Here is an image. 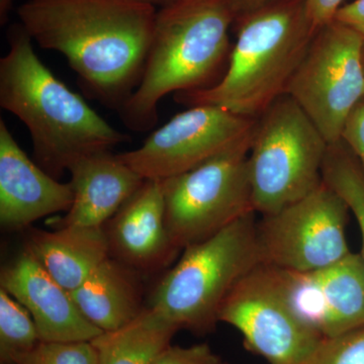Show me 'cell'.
<instances>
[{
  "instance_id": "6da1fadb",
  "label": "cell",
  "mask_w": 364,
  "mask_h": 364,
  "mask_svg": "<svg viewBox=\"0 0 364 364\" xmlns=\"http://www.w3.org/2000/svg\"><path fill=\"white\" fill-rule=\"evenodd\" d=\"M157 9L140 0H28L18 16L41 48L65 57L87 95L119 112L140 85Z\"/></svg>"
},
{
  "instance_id": "7a4b0ae2",
  "label": "cell",
  "mask_w": 364,
  "mask_h": 364,
  "mask_svg": "<svg viewBox=\"0 0 364 364\" xmlns=\"http://www.w3.org/2000/svg\"><path fill=\"white\" fill-rule=\"evenodd\" d=\"M7 40L9 52L0 59V107L26 124L41 168L58 179L76 160L130 141L46 67L20 23L9 28Z\"/></svg>"
},
{
  "instance_id": "3957f363",
  "label": "cell",
  "mask_w": 364,
  "mask_h": 364,
  "mask_svg": "<svg viewBox=\"0 0 364 364\" xmlns=\"http://www.w3.org/2000/svg\"><path fill=\"white\" fill-rule=\"evenodd\" d=\"M237 39L221 79L210 87L174 95L182 105H218L258 117L286 95L315 36L305 0H272L237 18Z\"/></svg>"
},
{
  "instance_id": "277c9868",
  "label": "cell",
  "mask_w": 364,
  "mask_h": 364,
  "mask_svg": "<svg viewBox=\"0 0 364 364\" xmlns=\"http://www.w3.org/2000/svg\"><path fill=\"white\" fill-rule=\"evenodd\" d=\"M236 18L229 0H182L158 9L140 85L117 112L124 126L149 131L162 98L214 85L231 53Z\"/></svg>"
},
{
  "instance_id": "5b68a950",
  "label": "cell",
  "mask_w": 364,
  "mask_h": 364,
  "mask_svg": "<svg viewBox=\"0 0 364 364\" xmlns=\"http://www.w3.org/2000/svg\"><path fill=\"white\" fill-rule=\"evenodd\" d=\"M255 213L183 249L153 294L151 306L179 329L207 335L220 322L235 287L262 262Z\"/></svg>"
},
{
  "instance_id": "8992f818",
  "label": "cell",
  "mask_w": 364,
  "mask_h": 364,
  "mask_svg": "<svg viewBox=\"0 0 364 364\" xmlns=\"http://www.w3.org/2000/svg\"><path fill=\"white\" fill-rule=\"evenodd\" d=\"M329 143L289 95L256 119L248 156L254 212L274 214L323 182Z\"/></svg>"
},
{
  "instance_id": "52a82bcc",
  "label": "cell",
  "mask_w": 364,
  "mask_h": 364,
  "mask_svg": "<svg viewBox=\"0 0 364 364\" xmlns=\"http://www.w3.org/2000/svg\"><path fill=\"white\" fill-rule=\"evenodd\" d=\"M253 130L196 168L163 181L165 223L178 250L255 213L248 170Z\"/></svg>"
},
{
  "instance_id": "ba28073f",
  "label": "cell",
  "mask_w": 364,
  "mask_h": 364,
  "mask_svg": "<svg viewBox=\"0 0 364 364\" xmlns=\"http://www.w3.org/2000/svg\"><path fill=\"white\" fill-rule=\"evenodd\" d=\"M219 320L238 330L246 348L269 364H306L324 340L294 310L286 270L267 263L235 287Z\"/></svg>"
},
{
  "instance_id": "9c48e42d",
  "label": "cell",
  "mask_w": 364,
  "mask_h": 364,
  "mask_svg": "<svg viewBox=\"0 0 364 364\" xmlns=\"http://www.w3.org/2000/svg\"><path fill=\"white\" fill-rule=\"evenodd\" d=\"M364 39L332 21L318 28L287 86L327 142L341 140L347 119L364 100Z\"/></svg>"
},
{
  "instance_id": "30bf717a",
  "label": "cell",
  "mask_w": 364,
  "mask_h": 364,
  "mask_svg": "<svg viewBox=\"0 0 364 364\" xmlns=\"http://www.w3.org/2000/svg\"><path fill=\"white\" fill-rule=\"evenodd\" d=\"M348 205L324 181L305 198L257 220L262 262L294 272L322 269L352 252Z\"/></svg>"
},
{
  "instance_id": "8fae6325",
  "label": "cell",
  "mask_w": 364,
  "mask_h": 364,
  "mask_svg": "<svg viewBox=\"0 0 364 364\" xmlns=\"http://www.w3.org/2000/svg\"><path fill=\"white\" fill-rule=\"evenodd\" d=\"M256 119L218 105H193L153 132L138 149L117 155L142 178L164 181L238 143L252 132Z\"/></svg>"
},
{
  "instance_id": "7c38bea8",
  "label": "cell",
  "mask_w": 364,
  "mask_h": 364,
  "mask_svg": "<svg viewBox=\"0 0 364 364\" xmlns=\"http://www.w3.org/2000/svg\"><path fill=\"white\" fill-rule=\"evenodd\" d=\"M287 272L294 310L323 338L364 326V261L351 252L322 269Z\"/></svg>"
},
{
  "instance_id": "4fadbf2b",
  "label": "cell",
  "mask_w": 364,
  "mask_h": 364,
  "mask_svg": "<svg viewBox=\"0 0 364 364\" xmlns=\"http://www.w3.org/2000/svg\"><path fill=\"white\" fill-rule=\"evenodd\" d=\"M0 287L31 314L41 341H91L102 333L26 248L2 269Z\"/></svg>"
},
{
  "instance_id": "5bb4252c",
  "label": "cell",
  "mask_w": 364,
  "mask_h": 364,
  "mask_svg": "<svg viewBox=\"0 0 364 364\" xmlns=\"http://www.w3.org/2000/svg\"><path fill=\"white\" fill-rule=\"evenodd\" d=\"M70 182L61 183L21 149L0 119V222L21 229L33 222L67 212L73 203Z\"/></svg>"
},
{
  "instance_id": "9a60e30c",
  "label": "cell",
  "mask_w": 364,
  "mask_h": 364,
  "mask_svg": "<svg viewBox=\"0 0 364 364\" xmlns=\"http://www.w3.org/2000/svg\"><path fill=\"white\" fill-rule=\"evenodd\" d=\"M105 229L111 257L134 270L168 264L178 249L165 223L164 182L145 179Z\"/></svg>"
},
{
  "instance_id": "2e32d148",
  "label": "cell",
  "mask_w": 364,
  "mask_h": 364,
  "mask_svg": "<svg viewBox=\"0 0 364 364\" xmlns=\"http://www.w3.org/2000/svg\"><path fill=\"white\" fill-rule=\"evenodd\" d=\"M68 171L74 198L60 226L104 227L145 181L112 151L80 158Z\"/></svg>"
},
{
  "instance_id": "e0dca14e",
  "label": "cell",
  "mask_w": 364,
  "mask_h": 364,
  "mask_svg": "<svg viewBox=\"0 0 364 364\" xmlns=\"http://www.w3.org/2000/svg\"><path fill=\"white\" fill-rule=\"evenodd\" d=\"M26 248L53 279L70 293L111 257L105 227L33 230L28 235Z\"/></svg>"
},
{
  "instance_id": "ac0fdd59",
  "label": "cell",
  "mask_w": 364,
  "mask_h": 364,
  "mask_svg": "<svg viewBox=\"0 0 364 364\" xmlns=\"http://www.w3.org/2000/svg\"><path fill=\"white\" fill-rule=\"evenodd\" d=\"M136 270L107 258L77 289L72 299L85 318L102 332L128 324L143 312Z\"/></svg>"
},
{
  "instance_id": "d6986e66",
  "label": "cell",
  "mask_w": 364,
  "mask_h": 364,
  "mask_svg": "<svg viewBox=\"0 0 364 364\" xmlns=\"http://www.w3.org/2000/svg\"><path fill=\"white\" fill-rule=\"evenodd\" d=\"M179 330L149 306L128 324L102 332L91 343L97 349L98 364H151L171 345Z\"/></svg>"
},
{
  "instance_id": "ffe728a7",
  "label": "cell",
  "mask_w": 364,
  "mask_h": 364,
  "mask_svg": "<svg viewBox=\"0 0 364 364\" xmlns=\"http://www.w3.org/2000/svg\"><path fill=\"white\" fill-rule=\"evenodd\" d=\"M323 181L348 205L358 222L364 261V170L343 141L329 144L322 172Z\"/></svg>"
},
{
  "instance_id": "44dd1931",
  "label": "cell",
  "mask_w": 364,
  "mask_h": 364,
  "mask_svg": "<svg viewBox=\"0 0 364 364\" xmlns=\"http://www.w3.org/2000/svg\"><path fill=\"white\" fill-rule=\"evenodd\" d=\"M41 341L33 317L14 296L0 289V359L11 364L14 358L30 351Z\"/></svg>"
},
{
  "instance_id": "7402d4cb",
  "label": "cell",
  "mask_w": 364,
  "mask_h": 364,
  "mask_svg": "<svg viewBox=\"0 0 364 364\" xmlns=\"http://www.w3.org/2000/svg\"><path fill=\"white\" fill-rule=\"evenodd\" d=\"M11 364H98V355L91 341H40Z\"/></svg>"
},
{
  "instance_id": "603a6c76",
  "label": "cell",
  "mask_w": 364,
  "mask_h": 364,
  "mask_svg": "<svg viewBox=\"0 0 364 364\" xmlns=\"http://www.w3.org/2000/svg\"><path fill=\"white\" fill-rule=\"evenodd\" d=\"M306 364H364V326L323 340Z\"/></svg>"
},
{
  "instance_id": "cb8c5ba5",
  "label": "cell",
  "mask_w": 364,
  "mask_h": 364,
  "mask_svg": "<svg viewBox=\"0 0 364 364\" xmlns=\"http://www.w3.org/2000/svg\"><path fill=\"white\" fill-rule=\"evenodd\" d=\"M207 343L172 346L163 350L151 364H226Z\"/></svg>"
},
{
  "instance_id": "d4e9b609",
  "label": "cell",
  "mask_w": 364,
  "mask_h": 364,
  "mask_svg": "<svg viewBox=\"0 0 364 364\" xmlns=\"http://www.w3.org/2000/svg\"><path fill=\"white\" fill-rule=\"evenodd\" d=\"M341 140L364 170V100L353 109L342 131Z\"/></svg>"
},
{
  "instance_id": "484cf974",
  "label": "cell",
  "mask_w": 364,
  "mask_h": 364,
  "mask_svg": "<svg viewBox=\"0 0 364 364\" xmlns=\"http://www.w3.org/2000/svg\"><path fill=\"white\" fill-rule=\"evenodd\" d=\"M344 0H305L306 13L316 30L335 21Z\"/></svg>"
},
{
  "instance_id": "4316f807",
  "label": "cell",
  "mask_w": 364,
  "mask_h": 364,
  "mask_svg": "<svg viewBox=\"0 0 364 364\" xmlns=\"http://www.w3.org/2000/svg\"><path fill=\"white\" fill-rule=\"evenodd\" d=\"M335 21L355 31L364 39V0H354L342 6L337 11Z\"/></svg>"
},
{
  "instance_id": "83f0119b",
  "label": "cell",
  "mask_w": 364,
  "mask_h": 364,
  "mask_svg": "<svg viewBox=\"0 0 364 364\" xmlns=\"http://www.w3.org/2000/svg\"><path fill=\"white\" fill-rule=\"evenodd\" d=\"M229 1L233 7L235 13H236L237 18H239L241 14L257 9V7L267 4L272 0H229Z\"/></svg>"
},
{
  "instance_id": "f1b7e54d",
  "label": "cell",
  "mask_w": 364,
  "mask_h": 364,
  "mask_svg": "<svg viewBox=\"0 0 364 364\" xmlns=\"http://www.w3.org/2000/svg\"><path fill=\"white\" fill-rule=\"evenodd\" d=\"M16 0H0V25H6Z\"/></svg>"
},
{
  "instance_id": "f546056e",
  "label": "cell",
  "mask_w": 364,
  "mask_h": 364,
  "mask_svg": "<svg viewBox=\"0 0 364 364\" xmlns=\"http://www.w3.org/2000/svg\"><path fill=\"white\" fill-rule=\"evenodd\" d=\"M140 1L151 4V6L156 7V9H161V7L176 4V2L182 1V0H140Z\"/></svg>"
},
{
  "instance_id": "4dcf8cb0",
  "label": "cell",
  "mask_w": 364,
  "mask_h": 364,
  "mask_svg": "<svg viewBox=\"0 0 364 364\" xmlns=\"http://www.w3.org/2000/svg\"><path fill=\"white\" fill-rule=\"evenodd\" d=\"M363 67H364V49H363Z\"/></svg>"
},
{
  "instance_id": "1f68e13d",
  "label": "cell",
  "mask_w": 364,
  "mask_h": 364,
  "mask_svg": "<svg viewBox=\"0 0 364 364\" xmlns=\"http://www.w3.org/2000/svg\"><path fill=\"white\" fill-rule=\"evenodd\" d=\"M226 364H229V363H227Z\"/></svg>"
}]
</instances>
